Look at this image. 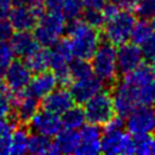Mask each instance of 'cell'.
<instances>
[{"mask_svg":"<svg viewBox=\"0 0 155 155\" xmlns=\"http://www.w3.org/2000/svg\"><path fill=\"white\" fill-rule=\"evenodd\" d=\"M12 6V0H0V18H7Z\"/></svg>","mask_w":155,"mask_h":155,"instance_id":"obj_38","label":"cell"},{"mask_svg":"<svg viewBox=\"0 0 155 155\" xmlns=\"http://www.w3.org/2000/svg\"><path fill=\"white\" fill-rule=\"evenodd\" d=\"M4 70H5V68L0 67V82H1V80H2V78H4Z\"/></svg>","mask_w":155,"mask_h":155,"instance_id":"obj_41","label":"cell"},{"mask_svg":"<svg viewBox=\"0 0 155 155\" xmlns=\"http://www.w3.org/2000/svg\"><path fill=\"white\" fill-rule=\"evenodd\" d=\"M74 104V99L69 90L65 86L56 87L50 93H47L41 101V108L50 113L62 115L67 109Z\"/></svg>","mask_w":155,"mask_h":155,"instance_id":"obj_15","label":"cell"},{"mask_svg":"<svg viewBox=\"0 0 155 155\" xmlns=\"http://www.w3.org/2000/svg\"><path fill=\"white\" fill-rule=\"evenodd\" d=\"M82 21L86 22L88 25L93 28H102L104 23V15L102 10H96V8H85L82 15Z\"/></svg>","mask_w":155,"mask_h":155,"instance_id":"obj_31","label":"cell"},{"mask_svg":"<svg viewBox=\"0 0 155 155\" xmlns=\"http://www.w3.org/2000/svg\"><path fill=\"white\" fill-rule=\"evenodd\" d=\"M69 71L71 80L82 79L93 74L91 63L87 59H81V58H75L69 62Z\"/></svg>","mask_w":155,"mask_h":155,"instance_id":"obj_26","label":"cell"},{"mask_svg":"<svg viewBox=\"0 0 155 155\" xmlns=\"http://www.w3.org/2000/svg\"><path fill=\"white\" fill-rule=\"evenodd\" d=\"M139 47H140V50L143 52V56L145 58H151L155 54V31L148 39H145L139 45Z\"/></svg>","mask_w":155,"mask_h":155,"instance_id":"obj_33","label":"cell"},{"mask_svg":"<svg viewBox=\"0 0 155 155\" xmlns=\"http://www.w3.org/2000/svg\"><path fill=\"white\" fill-rule=\"evenodd\" d=\"M57 79L52 71L45 70L41 73H35V75L31 76L24 92L36 99H42L47 93L57 87Z\"/></svg>","mask_w":155,"mask_h":155,"instance_id":"obj_17","label":"cell"},{"mask_svg":"<svg viewBox=\"0 0 155 155\" xmlns=\"http://www.w3.org/2000/svg\"><path fill=\"white\" fill-rule=\"evenodd\" d=\"M91 65L93 74L104 85H114L119 75L115 46L108 41L101 42L91 57Z\"/></svg>","mask_w":155,"mask_h":155,"instance_id":"obj_4","label":"cell"},{"mask_svg":"<svg viewBox=\"0 0 155 155\" xmlns=\"http://www.w3.org/2000/svg\"><path fill=\"white\" fill-rule=\"evenodd\" d=\"M10 40L15 56H17L21 59H25L40 47L39 42L36 41L34 34L30 33V30L16 31L12 34Z\"/></svg>","mask_w":155,"mask_h":155,"instance_id":"obj_18","label":"cell"},{"mask_svg":"<svg viewBox=\"0 0 155 155\" xmlns=\"http://www.w3.org/2000/svg\"><path fill=\"white\" fill-rule=\"evenodd\" d=\"M125 119V127L133 137L155 132V105H139Z\"/></svg>","mask_w":155,"mask_h":155,"instance_id":"obj_8","label":"cell"},{"mask_svg":"<svg viewBox=\"0 0 155 155\" xmlns=\"http://www.w3.org/2000/svg\"><path fill=\"white\" fill-rule=\"evenodd\" d=\"M136 23V15L131 10L119 8L115 13L105 18L102 28L105 41L119 46L125 44L131 38L132 28Z\"/></svg>","mask_w":155,"mask_h":155,"instance_id":"obj_3","label":"cell"},{"mask_svg":"<svg viewBox=\"0 0 155 155\" xmlns=\"http://www.w3.org/2000/svg\"><path fill=\"white\" fill-rule=\"evenodd\" d=\"M85 8H96L102 10L104 5L108 2V0H82Z\"/></svg>","mask_w":155,"mask_h":155,"instance_id":"obj_37","label":"cell"},{"mask_svg":"<svg viewBox=\"0 0 155 155\" xmlns=\"http://www.w3.org/2000/svg\"><path fill=\"white\" fill-rule=\"evenodd\" d=\"M15 96L13 109L11 113V115L13 116V122L16 121L21 125H27L40 108L39 99L27 94L25 92Z\"/></svg>","mask_w":155,"mask_h":155,"instance_id":"obj_16","label":"cell"},{"mask_svg":"<svg viewBox=\"0 0 155 155\" xmlns=\"http://www.w3.org/2000/svg\"><path fill=\"white\" fill-rule=\"evenodd\" d=\"M31 0H12L13 6H29Z\"/></svg>","mask_w":155,"mask_h":155,"instance_id":"obj_39","label":"cell"},{"mask_svg":"<svg viewBox=\"0 0 155 155\" xmlns=\"http://www.w3.org/2000/svg\"><path fill=\"white\" fill-rule=\"evenodd\" d=\"M31 76H33L31 70L29 69L27 63L19 58L16 61L15 59L11 61V63L5 68L2 79L7 88L13 94H18L24 92Z\"/></svg>","mask_w":155,"mask_h":155,"instance_id":"obj_10","label":"cell"},{"mask_svg":"<svg viewBox=\"0 0 155 155\" xmlns=\"http://www.w3.org/2000/svg\"><path fill=\"white\" fill-rule=\"evenodd\" d=\"M15 94L0 82V117H8L13 109Z\"/></svg>","mask_w":155,"mask_h":155,"instance_id":"obj_28","label":"cell"},{"mask_svg":"<svg viewBox=\"0 0 155 155\" xmlns=\"http://www.w3.org/2000/svg\"><path fill=\"white\" fill-rule=\"evenodd\" d=\"M82 105L86 121H88L90 124L103 126L115 115L111 92L105 90L96 93Z\"/></svg>","mask_w":155,"mask_h":155,"instance_id":"obj_6","label":"cell"},{"mask_svg":"<svg viewBox=\"0 0 155 155\" xmlns=\"http://www.w3.org/2000/svg\"><path fill=\"white\" fill-rule=\"evenodd\" d=\"M144 61L143 52L134 42H125L116 48V63L119 74H128L138 68Z\"/></svg>","mask_w":155,"mask_h":155,"instance_id":"obj_11","label":"cell"},{"mask_svg":"<svg viewBox=\"0 0 155 155\" xmlns=\"http://www.w3.org/2000/svg\"><path fill=\"white\" fill-rule=\"evenodd\" d=\"M153 33H154V29H153L151 23H149L148 19H142L140 18L139 21H136V23H134V25L132 28V31H131L130 40L139 46Z\"/></svg>","mask_w":155,"mask_h":155,"instance_id":"obj_25","label":"cell"},{"mask_svg":"<svg viewBox=\"0 0 155 155\" xmlns=\"http://www.w3.org/2000/svg\"><path fill=\"white\" fill-rule=\"evenodd\" d=\"M151 154H155V138H153V149H151Z\"/></svg>","mask_w":155,"mask_h":155,"instance_id":"obj_42","label":"cell"},{"mask_svg":"<svg viewBox=\"0 0 155 155\" xmlns=\"http://www.w3.org/2000/svg\"><path fill=\"white\" fill-rule=\"evenodd\" d=\"M38 18L39 16L29 6H13L7 16L8 22L16 31L31 30L35 27Z\"/></svg>","mask_w":155,"mask_h":155,"instance_id":"obj_19","label":"cell"},{"mask_svg":"<svg viewBox=\"0 0 155 155\" xmlns=\"http://www.w3.org/2000/svg\"><path fill=\"white\" fill-rule=\"evenodd\" d=\"M70 85V93L74 99V103L76 104H84L86 101H88L91 97H93L96 93L103 90L104 84L94 75H90L82 79L71 80Z\"/></svg>","mask_w":155,"mask_h":155,"instance_id":"obj_14","label":"cell"},{"mask_svg":"<svg viewBox=\"0 0 155 155\" xmlns=\"http://www.w3.org/2000/svg\"><path fill=\"white\" fill-rule=\"evenodd\" d=\"M53 142L54 154H75L79 144L78 130L62 128L56 136Z\"/></svg>","mask_w":155,"mask_h":155,"instance_id":"obj_20","label":"cell"},{"mask_svg":"<svg viewBox=\"0 0 155 155\" xmlns=\"http://www.w3.org/2000/svg\"><path fill=\"white\" fill-rule=\"evenodd\" d=\"M73 59L70 46L68 40L59 39L51 46L50 50V68L57 79V82L62 86H67L71 82L69 71V62Z\"/></svg>","mask_w":155,"mask_h":155,"instance_id":"obj_7","label":"cell"},{"mask_svg":"<svg viewBox=\"0 0 155 155\" xmlns=\"http://www.w3.org/2000/svg\"><path fill=\"white\" fill-rule=\"evenodd\" d=\"M15 52L8 40H0V67L6 68L13 61Z\"/></svg>","mask_w":155,"mask_h":155,"instance_id":"obj_32","label":"cell"},{"mask_svg":"<svg viewBox=\"0 0 155 155\" xmlns=\"http://www.w3.org/2000/svg\"><path fill=\"white\" fill-rule=\"evenodd\" d=\"M13 34V28L7 18H0V40H10Z\"/></svg>","mask_w":155,"mask_h":155,"instance_id":"obj_34","label":"cell"},{"mask_svg":"<svg viewBox=\"0 0 155 155\" xmlns=\"http://www.w3.org/2000/svg\"><path fill=\"white\" fill-rule=\"evenodd\" d=\"M29 132L24 125L15 127L11 133V149L10 154H24L28 151Z\"/></svg>","mask_w":155,"mask_h":155,"instance_id":"obj_24","label":"cell"},{"mask_svg":"<svg viewBox=\"0 0 155 155\" xmlns=\"http://www.w3.org/2000/svg\"><path fill=\"white\" fill-rule=\"evenodd\" d=\"M151 25H153V29H154V31H155V17L153 18V22H151Z\"/></svg>","mask_w":155,"mask_h":155,"instance_id":"obj_43","label":"cell"},{"mask_svg":"<svg viewBox=\"0 0 155 155\" xmlns=\"http://www.w3.org/2000/svg\"><path fill=\"white\" fill-rule=\"evenodd\" d=\"M84 10H85V6L82 0H63L61 12L65 19L73 21V19L80 18Z\"/></svg>","mask_w":155,"mask_h":155,"instance_id":"obj_27","label":"cell"},{"mask_svg":"<svg viewBox=\"0 0 155 155\" xmlns=\"http://www.w3.org/2000/svg\"><path fill=\"white\" fill-rule=\"evenodd\" d=\"M28 125L34 133H40L51 138L54 137L63 128L61 116L44 109L38 110L35 115L30 119Z\"/></svg>","mask_w":155,"mask_h":155,"instance_id":"obj_13","label":"cell"},{"mask_svg":"<svg viewBox=\"0 0 155 155\" xmlns=\"http://www.w3.org/2000/svg\"><path fill=\"white\" fill-rule=\"evenodd\" d=\"M68 42L74 58L90 61L101 44V34L97 28L88 25L82 19H73L67 24Z\"/></svg>","mask_w":155,"mask_h":155,"instance_id":"obj_1","label":"cell"},{"mask_svg":"<svg viewBox=\"0 0 155 155\" xmlns=\"http://www.w3.org/2000/svg\"><path fill=\"white\" fill-rule=\"evenodd\" d=\"M101 153L108 155L116 154H133V137L124 130L102 131Z\"/></svg>","mask_w":155,"mask_h":155,"instance_id":"obj_9","label":"cell"},{"mask_svg":"<svg viewBox=\"0 0 155 155\" xmlns=\"http://www.w3.org/2000/svg\"><path fill=\"white\" fill-rule=\"evenodd\" d=\"M102 130L98 125L87 124L82 125L79 131V144L75 154L80 155H96L101 153Z\"/></svg>","mask_w":155,"mask_h":155,"instance_id":"obj_12","label":"cell"},{"mask_svg":"<svg viewBox=\"0 0 155 155\" xmlns=\"http://www.w3.org/2000/svg\"><path fill=\"white\" fill-rule=\"evenodd\" d=\"M61 121L64 128L79 130L86 121L84 108L81 107V104H76V105L73 104L69 109H67L61 115Z\"/></svg>","mask_w":155,"mask_h":155,"instance_id":"obj_21","label":"cell"},{"mask_svg":"<svg viewBox=\"0 0 155 155\" xmlns=\"http://www.w3.org/2000/svg\"><path fill=\"white\" fill-rule=\"evenodd\" d=\"M28 153L30 154H54L53 142L51 137L34 133L29 136L28 140Z\"/></svg>","mask_w":155,"mask_h":155,"instance_id":"obj_23","label":"cell"},{"mask_svg":"<svg viewBox=\"0 0 155 155\" xmlns=\"http://www.w3.org/2000/svg\"><path fill=\"white\" fill-rule=\"evenodd\" d=\"M15 128V122L7 117H0V138L10 137L12 130Z\"/></svg>","mask_w":155,"mask_h":155,"instance_id":"obj_35","label":"cell"},{"mask_svg":"<svg viewBox=\"0 0 155 155\" xmlns=\"http://www.w3.org/2000/svg\"><path fill=\"white\" fill-rule=\"evenodd\" d=\"M34 36L40 46L51 47L57 42L67 30V19L62 12L45 11L35 24Z\"/></svg>","mask_w":155,"mask_h":155,"instance_id":"obj_5","label":"cell"},{"mask_svg":"<svg viewBox=\"0 0 155 155\" xmlns=\"http://www.w3.org/2000/svg\"><path fill=\"white\" fill-rule=\"evenodd\" d=\"M133 12L142 19H153L155 17V0H136Z\"/></svg>","mask_w":155,"mask_h":155,"instance_id":"obj_29","label":"cell"},{"mask_svg":"<svg viewBox=\"0 0 155 155\" xmlns=\"http://www.w3.org/2000/svg\"><path fill=\"white\" fill-rule=\"evenodd\" d=\"M133 147H134V153L136 154H140V155L151 154V149H153V137H151V134L134 136L133 137Z\"/></svg>","mask_w":155,"mask_h":155,"instance_id":"obj_30","label":"cell"},{"mask_svg":"<svg viewBox=\"0 0 155 155\" xmlns=\"http://www.w3.org/2000/svg\"><path fill=\"white\" fill-rule=\"evenodd\" d=\"M42 1H44L45 11H50V12H61L62 11L63 0H42Z\"/></svg>","mask_w":155,"mask_h":155,"instance_id":"obj_36","label":"cell"},{"mask_svg":"<svg viewBox=\"0 0 155 155\" xmlns=\"http://www.w3.org/2000/svg\"><path fill=\"white\" fill-rule=\"evenodd\" d=\"M149 68L151 69V71H153V74L155 75V54L150 58V64H149Z\"/></svg>","mask_w":155,"mask_h":155,"instance_id":"obj_40","label":"cell"},{"mask_svg":"<svg viewBox=\"0 0 155 155\" xmlns=\"http://www.w3.org/2000/svg\"><path fill=\"white\" fill-rule=\"evenodd\" d=\"M124 85L131 93L137 107L155 105V75L149 65L143 63L128 74H125Z\"/></svg>","mask_w":155,"mask_h":155,"instance_id":"obj_2","label":"cell"},{"mask_svg":"<svg viewBox=\"0 0 155 155\" xmlns=\"http://www.w3.org/2000/svg\"><path fill=\"white\" fill-rule=\"evenodd\" d=\"M25 63L31 73H41L50 69V50L47 47H39L34 53L25 58Z\"/></svg>","mask_w":155,"mask_h":155,"instance_id":"obj_22","label":"cell"}]
</instances>
